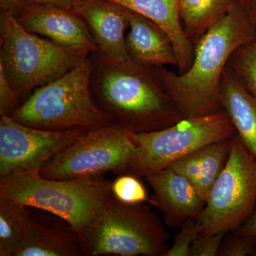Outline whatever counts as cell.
Segmentation results:
<instances>
[{
	"instance_id": "6da1fadb",
	"label": "cell",
	"mask_w": 256,
	"mask_h": 256,
	"mask_svg": "<svg viewBox=\"0 0 256 256\" xmlns=\"http://www.w3.org/2000/svg\"><path fill=\"white\" fill-rule=\"evenodd\" d=\"M256 36V26L238 2L197 42L186 72L178 74L163 66L151 68L184 118L215 114L224 110L222 80L229 58Z\"/></svg>"
},
{
	"instance_id": "7a4b0ae2",
	"label": "cell",
	"mask_w": 256,
	"mask_h": 256,
	"mask_svg": "<svg viewBox=\"0 0 256 256\" xmlns=\"http://www.w3.org/2000/svg\"><path fill=\"white\" fill-rule=\"evenodd\" d=\"M92 90L98 105L133 133L164 129L184 118L151 66L130 58L111 62L94 54Z\"/></svg>"
},
{
	"instance_id": "3957f363",
	"label": "cell",
	"mask_w": 256,
	"mask_h": 256,
	"mask_svg": "<svg viewBox=\"0 0 256 256\" xmlns=\"http://www.w3.org/2000/svg\"><path fill=\"white\" fill-rule=\"evenodd\" d=\"M40 171L25 170L0 176V198L50 212L79 235L99 218L112 196V182L104 176L50 180Z\"/></svg>"
},
{
	"instance_id": "277c9868",
	"label": "cell",
	"mask_w": 256,
	"mask_h": 256,
	"mask_svg": "<svg viewBox=\"0 0 256 256\" xmlns=\"http://www.w3.org/2000/svg\"><path fill=\"white\" fill-rule=\"evenodd\" d=\"M92 68L89 56L60 78L35 89L13 118L30 127L53 131L94 130L114 124L92 96Z\"/></svg>"
},
{
	"instance_id": "5b68a950",
	"label": "cell",
	"mask_w": 256,
	"mask_h": 256,
	"mask_svg": "<svg viewBox=\"0 0 256 256\" xmlns=\"http://www.w3.org/2000/svg\"><path fill=\"white\" fill-rule=\"evenodd\" d=\"M0 66L21 98L60 78L90 56L84 47L65 46L30 33L13 15L0 14Z\"/></svg>"
},
{
	"instance_id": "8992f818",
	"label": "cell",
	"mask_w": 256,
	"mask_h": 256,
	"mask_svg": "<svg viewBox=\"0 0 256 256\" xmlns=\"http://www.w3.org/2000/svg\"><path fill=\"white\" fill-rule=\"evenodd\" d=\"M79 236L84 256H164L170 234L150 207L124 203L112 194L99 218Z\"/></svg>"
},
{
	"instance_id": "52a82bcc",
	"label": "cell",
	"mask_w": 256,
	"mask_h": 256,
	"mask_svg": "<svg viewBox=\"0 0 256 256\" xmlns=\"http://www.w3.org/2000/svg\"><path fill=\"white\" fill-rule=\"evenodd\" d=\"M236 134L225 110L200 117L184 118L159 130L133 133L137 154L121 174L146 178L202 146L230 139Z\"/></svg>"
},
{
	"instance_id": "ba28073f",
	"label": "cell",
	"mask_w": 256,
	"mask_h": 256,
	"mask_svg": "<svg viewBox=\"0 0 256 256\" xmlns=\"http://www.w3.org/2000/svg\"><path fill=\"white\" fill-rule=\"evenodd\" d=\"M136 154L133 132L114 122L88 130L66 146L40 172L50 180L99 178L109 172L120 175Z\"/></svg>"
},
{
	"instance_id": "9c48e42d",
	"label": "cell",
	"mask_w": 256,
	"mask_h": 256,
	"mask_svg": "<svg viewBox=\"0 0 256 256\" xmlns=\"http://www.w3.org/2000/svg\"><path fill=\"white\" fill-rule=\"evenodd\" d=\"M256 204V158L236 134L226 165L196 218L202 234L234 232L252 215Z\"/></svg>"
},
{
	"instance_id": "30bf717a",
	"label": "cell",
	"mask_w": 256,
	"mask_h": 256,
	"mask_svg": "<svg viewBox=\"0 0 256 256\" xmlns=\"http://www.w3.org/2000/svg\"><path fill=\"white\" fill-rule=\"evenodd\" d=\"M88 130L53 131L30 127L0 114V176L41 170Z\"/></svg>"
},
{
	"instance_id": "8fae6325",
	"label": "cell",
	"mask_w": 256,
	"mask_h": 256,
	"mask_svg": "<svg viewBox=\"0 0 256 256\" xmlns=\"http://www.w3.org/2000/svg\"><path fill=\"white\" fill-rule=\"evenodd\" d=\"M74 11L86 22L99 56L117 63L130 58L124 33L129 26L130 10L108 0H75Z\"/></svg>"
},
{
	"instance_id": "7c38bea8",
	"label": "cell",
	"mask_w": 256,
	"mask_h": 256,
	"mask_svg": "<svg viewBox=\"0 0 256 256\" xmlns=\"http://www.w3.org/2000/svg\"><path fill=\"white\" fill-rule=\"evenodd\" d=\"M146 178L154 192V206L158 207L170 228H181L196 220L204 210L206 202L191 182L171 168H165Z\"/></svg>"
},
{
	"instance_id": "4fadbf2b",
	"label": "cell",
	"mask_w": 256,
	"mask_h": 256,
	"mask_svg": "<svg viewBox=\"0 0 256 256\" xmlns=\"http://www.w3.org/2000/svg\"><path fill=\"white\" fill-rule=\"evenodd\" d=\"M26 31L65 46L84 47L92 54L98 48L85 20L74 11L58 8L28 9L16 18Z\"/></svg>"
},
{
	"instance_id": "5bb4252c",
	"label": "cell",
	"mask_w": 256,
	"mask_h": 256,
	"mask_svg": "<svg viewBox=\"0 0 256 256\" xmlns=\"http://www.w3.org/2000/svg\"><path fill=\"white\" fill-rule=\"evenodd\" d=\"M126 48L130 60L146 66L173 65L178 62L171 38L150 20L131 11Z\"/></svg>"
},
{
	"instance_id": "9a60e30c",
	"label": "cell",
	"mask_w": 256,
	"mask_h": 256,
	"mask_svg": "<svg viewBox=\"0 0 256 256\" xmlns=\"http://www.w3.org/2000/svg\"><path fill=\"white\" fill-rule=\"evenodd\" d=\"M149 18L171 38L180 74L192 63L194 47L185 34L180 16V0H108Z\"/></svg>"
},
{
	"instance_id": "2e32d148",
	"label": "cell",
	"mask_w": 256,
	"mask_h": 256,
	"mask_svg": "<svg viewBox=\"0 0 256 256\" xmlns=\"http://www.w3.org/2000/svg\"><path fill=\"white\" fill-rule=\"evenodd\" d=\"M232 138L202 146L173 162L168 168L188 178L206 202L210 190L228 162Z\"/></svg>"
},
{
	"instance_id": "e0dca14e",
	"label": "cell",
	"mask_w": 256,
	"mask_h": 256,
	"mask_svg": "<svg viewBox=\"0 0 256 256\" xmlns=\"http://www.w3.org/2000/svg\"><path fill=\"white\" fill-rule=\"evenodd\" d=\"M222 100L237 136L256 158V99L228 66L222 77Z\"/></svg>"
},
{
	"instance_id": "ac0fdd59",
	"label": "cell",
	"mask_w": 256,
	"mask_h": 256,
	"mask_svg": "<svg viewBox=\"0 0 256 256\" xmlns=\"http://www.w3.org/2000/svg\"><path fill=\"white\" fill-rule=\"evenodd\" d=\"M84 256L78 234L70 228L47 226L34 222L31 232L12 256Z\"/></svg>"
},
{
	"instance_id": "d6986e66",
	"label": "cell",
	"mask_w": 256,
	"mask_h": 256,
	"mask_svg": "<svg viewBox=\"0 0 256 256\" xmlns=\"http://www.w3.org/2000/svg\"><path fill=\"white\" fill-rule=\"evenodd\" d=\"M238 0H180L182 26L194 47Z\"/></svg>"
},
{
	"instance_id": "ffe728a7",
	"label": "cell",
	"mask_w": 256,
	"mask_h": 256,
	"mask_svg": "<svg viewBox=\"0 0 256 256\" xmlns=\"http://www.w3.org/2000/svg\"><path fill=\"white\" fill-rule=\"evenodd\" d=\"M28 208L0 198V256H12L31 232L34 220Z\"/></svg>"
},
{
	"instance_id": "44dd1931",
	"label": "cell",
	"mask_w": 256,
	"mask_h": 256,
	"mask_svg": "<svg viewBox=\"0 0 256 256\" xmlns=\"http://www.w3.org/2000/svg\"><path fill=\"white\" fill-rule=\"evenodd\" d=\"M227 66L256 99V36L238 47L232 54Z\"/></svg>"
},
{
	"instance_id": "7402d4cb",
	"label": "cell",
	"mask_w": 256,
	"mask_h": 256,
	"mask_svg": "<svg viewBox=\"0 0 256 256\" xmlns=\"http://www.w3.org/2000/svg\"><path fill=\"white\" fill-rule=\"evenodd\" d=\"M139 178L132 174L118 175L111 183L112 194L124 203L136 204L151 202L154 205V201L150 200L148 192Z\"/></svg>"
},
{
	"instance_id": "603a6c76",
	"label": "cell",
	"mask_w": 256,
	"mask_h": 256,
	"mask_svg": "<svg viewBox=\"0 0 256 256\" xmlns=\"http://www.w3.org/2000/svg\"><path fill=\"white\" fill-rule=\"evenodd\" d=\"M232 232L224 236L218 256H256V236Z\"/></svg>"
},
{
	"instance_id": "cb8c5ba5",
	"label": "cell",
	"mask_w": 256,
	"mask_h": 256,
	"mask_svg": "<svg viewBox=\"0 0 256 256\" xmlns=\"http://www.w3.org/2000/svg\"><path fill=\"white\" fill-rule=\"evenodd\" d=\"M202 233V226L196 220L181 227L175 236L172 246L164 256H190L192 244Z\"/></svg>"
},
{
	"instance_id": "d4e9b609",
	"label": "cell",
	"mask_w": 256,
	"mask_h": 256,
	"mask_svg": "<svg viewBox=\"0 0 256 256\" xmlns=\"http://www.w3.org/2000/svg\"><path fill=\"white\" fill-rule=\"evenodd\" d=\"M20 98L10 85L2 66H0V114L12 117L18 110Z\"/></svg>"
},
{
	"instance_id": "484cf974",
	"label": "cell",
	"mask_w": 256,
	"mask_h": 256,
	"mask_svg": "<svg viewBox=\"0 0 256 256\" xmlns=\"http://www.w3.org/2000/svg\"><path fill=\"white\" fill-rule=\"evenodd\" d=\"M224 234H201L192 244L190 256H218Z\"/></svg>"
},
{
	"instance_id": "4316f807",
	"label": "cell",
	"mask_w": 256,
	"mask_h": 256,
	"mask_svg": "<svg viewBox=\"0 0 256 256\" xmlns=\"http://www.w3.org/2000/svg\"><path fill=\"white\" fill-rule=\"evenodd\" d=\"M33 8H58L74 11L75 0H25Z\"/></svg>"
},
{
	"instance_id": "83f0119b",
	"label": "cell",
	"mask_w": 256,
	"mask_h": 256,
	"mask_svg": "<svg viewBox=\"0 0 256 256\" xmlns=\"http://www.w3.org/2000/svg\"><path fill=\"white\" fill-rule=\"evenodd\" d=\"M1 12L18 18L28 8L25 0H0Z\"/></svg>"
},
{
	"instance_id": "f1b7e54d",
	"label": "cell",
	"mask_w": 256,
	"mask_h": 256,
	"mask_svg": "<svg viewBox=\"0 0 256 256\" xmlns=\"http://www.w3.org/2000/svg\"><path fill=\"white\" fill-rule=\"evenodd\" d=\"M242 235L255 236H256V204L252 215L242 225L234 230Z\"/></svg>"
},
{
	"instance_id": "f546056e",
	"label": "cell",
	"mask_w": 256,
	"mask_h": 256,
	"mask_svg": "<svg viewBox=\"0 0 256 256\" xmlns=\"http://www.w3.org/2000/svg\"><path fill=\"white\" fill-rule=\"evenodd\" d=\"M256 28V0H238Z\"/></svg>"
}]
</instances>
